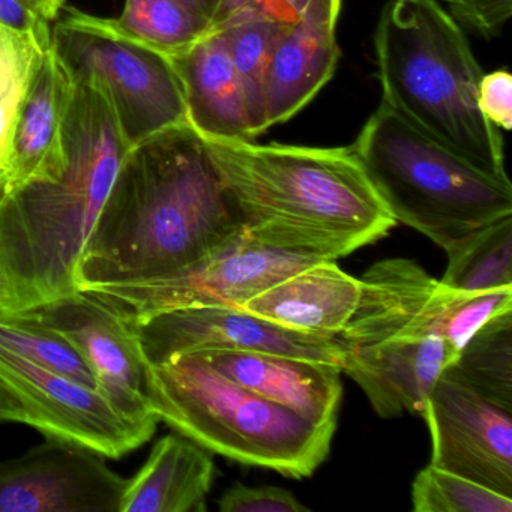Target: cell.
I'll return each mask as SVG.
<instances>
[{
	"label": "cell",
	"mask_w": 512,
	"mask_h": 512,
	"mask_svg": "<svg viewBox=\"0 0 512 512\" xmlns=\"http://www.w3.org/2000/svg\"><path fill=\"white\" fill-rule=\"evenodd\" d=\"M245 233L203 137L178 125L125 155L77 266V289L166 277Z\"/></svg>",
	"instance_id": "obj_1"
},
{
	"label": "cell",
	"mask_w": 512,
	"mask_h": 512,
	"mask_svg": "<svg viewBox=\"0 0 512 512\" xmlns=\"http://www.w3.org/2000/svg\"><path fill=\"white\" fill-rule=\"evenodd\" d=\"M58 176L0 193V277L11 317L77 290V266L130 146L91 79L74 80Z\"/></svg>",
	"instance_id": "obj_2"
},
{
	"label": "cell",
	"mask_w": 512,
	"mask_h": 512,
	"mask_svg": "<svg viewBox=\"0 0 512 512\" xmlns=\"http://www.w3.org/2000/svg\"><path fill=\"white\" fill-rule=\"evenodd\" d=\"M203 140L245 233L259 244L337 260L379 241L397 224L350 146Z\"/></svg>",
	"instance_id": "obj_3"
},
{
	"label": "cell",
	"mask_w": 512,
	"mask_h": 512,
	"mask_svg": "<svg viewBox=\"0 0 512 512\" xmlns=\"http://www.w3.org/2000/svg\"><path fill=\"white\" fill-rule=\"evenodd\" d=\"M374 55L383 103L479 172L509 181L502 134L479 109L484 71L437 0H388Z\"/></svg>",
	"instance_id": "obj_4"
},
{
	"label": "cell",
	"mask_w": 512,
	"mask_h": 512,
	"mask_svg": "<svg viewBox=\"0 0 512 512\" xmlns=\"http://www.w3.org/2000/svg\"><path fill=\"white\" fill-rule=\"evenodd\" d=\"M146 397L176 433L245 466L308 478L331 451L335 428L316 427L238 385L199 353L149 364Z\"/></svg>",
	"instance_id": "obj_5"
},
{
	"label": "cell",
	"mask_w": 512,
	"mask_h": 512,
	"mask_svg": "<svg viewBox=\"0 0 512 512\" xmlns=\"http://www.w3.org/2000/svg\"><path fill=\"white\" fill-rule=\"evenodd\" d=\"M350 148L395 223L418 230L445 253L512 215L511 181L479 172L383 101Z\"/></svg>",
	"instance_id": "obj_6"
},
{
	"label": "cell",
	"mask_w": 512,
	"mask_h": 512,
	"mask_svg": "<svg viewBox=\"0 0 512 512\" xmlns=\"http://www.w3.org/2000/svg\"><path fill=\"white\" fill-rule=\"evenodd\" d=\"M52 28V47L73 80L91 79L109 98L130 148L188 124L181 77L170 56L125 34L115 19L76 8Z\"/></svg>",
	"instance_id": "obj_7"
},
{
	"label": "cell",
	"mask_w": 512,
	"mask_h": 512,
	"mask_svg": "<svg viewBox=\"0 0 512 512\" xmlns=\"http://www.w3.org/2000/svg\"><path fill=\"white\" fill-rule=\"evenodd\" d=\"M341 347H361L391 338L440 337L457 352L497 314L512 310V287L460 292L434 280L418 263L388 259L371 266Z\"/></svg>",
	"instance_id": "obj_8"
},
{
	"label": "cell",
	"mask_w": 512,
	"mask_h": 512,
	"mask_svg": "<svg viewBox=\"0 0 512 512\" xmlns=\"http://www.w3.org/2000/svg\"><path fill=\"white\" fill-rule=\"evenodd\" d=\"M320 260L266 247L247 233L218 253L166 277L83 287L134 322L187 307L244 302Z\"/></svg>",
	"instance_id": "obj_9"
},
{
	"label": "cell",
	"mask_w": 512,
	"mask_h": 512,
	"mask_svg": "<svg viewBox=\"0 0 512 512\" xmlns=\"http://www.w3.org/2000/svg\"><path fill=\"white\" fill-rule=\"evenodd\" d=\"M0 379L25 406L26 424L46 437L121 458L154 436L160 419H133L98 388L44 370L0 347Z\"/></svg>",
	"instance_id": "obj_10"
},
{
	"label": "cell",
	"mask_w": 512,
	"mask_h": 512,
	"mask_svg": "<svg viewBox=\"0 0 512 512\" xmlns=\"http://www.w3.org/2000/svg\"><path fill=\"white\" fill-rule=\"evenodd\" d=\"M16 316L67 338L91 368L98 389L128 418H158L146 397L149 362L134 320L85 290Z\"/></svg>",
	"instance_id": "obj_11"
},
{
	"label": "cell",
	"mask_w": 512,
	"mask_h": 512,
	"mask_svg": "<svg viewBox=\"0 0 512 512\" xmlns=\"http://www.w3.org/2000/svg\"><path fill=\"white\" fill-rule=\"evenodd\" d=\"M136 326L149 364L202 350L281 353L340 367L343 362L338 338L295 331L239 307L178 308L154 314Z\"/></svg>",
	"instance_id": "obj_12"
},
{
	"label": "cell",
	"mask_w": 512,
	"mask_h": 512,
	"mask_svg": "<svg viewBox=\"0 0 512 512\" xmlns=\"http://www.w3.org/2000/svg\"><path fill=\"white\" fill-rule=\"evenodd\" d=\"M422 416L430 428L433 466L512 497V410L446 368Z\"/></svg>",
	"instance_id": "obj_13"
},
{
	"label": "cell",
	"mask_w": 512,
	"mask_h": 512,
	"mask_svg": "<svg viewBox=\"0 0 512 512\" xmlns=\"http://www.w3.org/2000/svg\"><path fill=\"white\" fill-rule=\"evenodd\" d=\"M127 484L100 452L47 437L0 461V512H119Z\"/></svg>",
	"instance_id": "obj_14"
},
{
	"label": "cell",
	"mask_w": 512,
	"mask_h": 512,
	"mask_svg": "<svg viewBox=\"0 0 512 512\" xmlns=\"http://www.w3.org/2000/svg\"><path fill=\"white\" fill-rule=\"evenodd\" d=\"M341 371L361 386L380 418L421 415L428 395L458 352L440 337L391 338L343 347Z\"/></svg>",
	"instance_id": "obj_15"
},
{
	"label": "cell",
	"mask_w": 512,
	"mask_h": 512,
	"mask_svg": "<svg viewBox=\"0 0 512 512\" xmlns=\"http://www.w3.org/2000/svg\"><path fill=\"white\" fill-rule=\"evenodd\" d=\"M341 7L343 0H310L278 35L266 83V130L298 115L334 76Z\"/></svg>",
	"instance_id": "obj_16"
},
{
	"label": "cell",
	"mask_w": 512,
	"mask_h": 512,
	"mask_svg": "<svg viewBox=\"0 0 512 512\" xmlns=\"http://www.w3.org/2000/svg\"><path fill=\"white\" fill-rule=\"evenodd\" d=\"M209 365L233 382L274 401L316 427L337 428L343 397L340 365L298 356L202 350Z\"/></svg>",
	"instance_id": "obj_17"
},
{
	"label": "cell",
	"mask_w": 512,
	"mask_h": 512,
	"mask_svg": "<svg viewBox=\"0 0 512 512\" xmlns=\"http://www.w3.org/2000/svg\"><path fill=\"white\" fill-rule=\"evenodd\" d=\"M74 86L70 71L50 46L17 115L0 193L59 175L65 164L64 124Z\"/></svg>",
	"instance_id": "obj_18"
},
{
	"label": "cell",
	"mask_w": 512,
	"mask_h": 512,
	"mask_svg": "<svg viewBox=\"0 0 512 512\" xmlns=\"http://www.w3.org/2000/svg\"><path fill=\"white\" fill-rule=\"evenodd\" d=\"M361 296V280L320 260L242 304L248 313L305 334L335 337L346 328Z\"/></svg>",
	"instance_id": "obj_19"
},
{
	"label": "cell",
	"mask_w": 512,
	"mask_h": 512,
	"mask_svg": "<svg viewBox=\"0 0 512 512\" xmlns=\"http://www.w3.org/2000/svg\"><path fill=\"white\" fill-rule=\"evenodd\" d=\"M170 59L181 77L188 124L203 139L253 140L223 29H212Z\"/></svg>",
	"instance_id": "obj_20"
},
{
	"label": "cell",
	"mask_w": 512,
	"mask_h": 512,
	"mask_svg": "<svg viewBox=\"0 0 512 512\" xmlns=\"http://www.w3.org/2000/svg\"><path fill=\"white\" fill-rule=\"evenodd\" d=\"M215 478L208 449L182 434L161 437L128 479L119 512H203Z\"/></svg>",
	"instance_id": "obj_21"
},
{
	"label": "cell",
	"mask_w": 512,
	"mask_h": 512,
	"mask_svg": "<svg viewBox=\"0 0 512 512\" xmlns=\"http://www.w3.org/2000/svg\"><path fill=\"white\" fill-rule=\"evenodd\" d=\"M448 368L488 400L512 410V310L484 323Z\"/></svg>",
	"instance_id": "obj_22"
},
{
	"label": "cell",
	"mask_w": 512,
	"mask_h": 512,
	"mask_svg": "<svg viewBox=\"0 0 512 512\" xmlns=\"http://www.w3.org/2000/svg\"><path fill=\"white\" fill-rule=\"evenodd\" d=\"M446 254L443 286L460 292L512 287V215L487 224Z\"/></svg>",
	"instance_id": "obj_23"
},
{
	"label": "cell",
	"mask_w": 512,
	"mask_h": 512,
	"mask_svg": "<svg viewBox=\"0 0 512 512\" xmlns=\"http://www.w3.org/2000/svg\"><path fill=\"white\" fill-rule=\"evenodd\" d=\"M284 26L286 25L266 20H250L223 28L229 43L233 68L244 97L250 136L253 140L266 131V83L272 52Z\"/></svg>",
	"instance_id": "obj_24"
},
{
	"label": "cell",
	"mask_w": 512,
	"mask_h": 512,
	"mask_svg": "<svg viewBox=\"0 0 512 512\" xmlns=\"http://www.w3.org/2000/svg\"><path fill=\"white\" fill-rule=\"evenodd\" d=\"M52 46V35L0 23V175L7 170L11 136L32 77Z\"/></svg>",
	"instance_id": "obj_25"
},
{
	"label": "cell",
	"mask_w": 512,
	"mask_h": 512,
	"mask_svg": "<svg viewBox=\"0 0 512 512\" xmlns=\"http://www.w3.org/2000/svg\"><path fill=\"white\" fill-rule=\"evenodd\" d=\"M116 25L151 49L176 56L205 37L212 26L179 0H125Z\"/></svg>",
	"instance_id": "obj_26"
},
{
	"label": "cell",
	"mask_w": 512,
	"mask_h": 512,
	"mask_svg": "<svg viewBox=\"0 0 512 512\" xmlns=\"http://www.w3.org/2000/svg\"><path fill=\"white\" fill-rule=\"evenodd\" d=\"M0 347L44 370L98 388L94 373L76 347L59 332L34 320L13 316L0 322Z\"/></svg>",
	"instance_id": "obj_27"
},
{
	"label": "cell",
	"mask_w": 512,
	"mask_h": 512,
	"mask_svg": "<svg viewBox=\"0 0 512 512\" xmlns=\"http://www.w3.org/2000/svg\"><path fill=\"white\" fill-rule=\"evenodd\" d=\"M415 512H512V497L428 464L412 484Z\"/></svg>",
	"instance_id": "obj_28"
},
{
	"label": "cell",
	"mask_w": 512,
	"mask_h": 512,
	"mask_svg": "<svg viewBox=\"0 0 512 512\" xmlns=\"http://www.w3.org/2000/svg\"><path fill=\"white\" fill-rule=\"evenodd\" d=\"M218 508L223 512H307L295 494L286 488L274 485H232L218 500Z\"/></svg>",
	"instance_id": "obj_29"
},
{
	"label": "cell",
	"mask_w": 512,
	"mask_h": 512,
	"mask_svg": "<svg viewBox=\"0 0 512 512\" xmlns=\"http://www.w3.org/2000/svg\"><path fill=\"white\" fill-rule=\"evenodd\" d=\"M446 4V11L461 29L484 40L499 37L512 14V0H446Z\"/></svg>",
	"instance_id": "obj_30"
},
{
	"label": "cell",
	"mask_w": 512,
	"mask_h": 512,
	"mask_svg": "<svg viewBox=\"0 0 512 512\" xmlns=\"http://www.w3.org/2000/svg\"><path fill=\"white\" fill-rule=\"evenodd\" d=\"M308 4L310 0H227L220 19L212 29H223L250 20L290 25L302 16Z\"/></svg>",
	"instance_id": "obj_31"
},
{
	"label": "cell",
	"mask_w": 512,
	"mask_h": 512,
	"mask_svg": "<svg viewBox=\"0 0 512 512\" xmlns=\"http://www.w3.org/2000/svg\"><path fill=\"white\" fill-rule=\"evenodd\" d=\"M478 104L482 115L497 130L512 127V76L508 70H496L481 77Z\"/></svg>",
	"instance_id": "obj_32"
},
{
	"label": "cell",
	"mask_w": 512,
	"mask_h": 512,
	"mask_svg": "<svg viewBox=\"0 0 512 512\" xmlns=\"http://www.w3.org/2000/svg\"><path fill=\"white\" fill-rule=\"evenodd\" d=\"M0 23L23 32L52 35L50 23L23 0H0Z\"/></svg>",
	"instance_id": "obj_33"
},
{
	"label": "cell",
	"mask_w": 512,
	"mask_h": 512,
	"mask_svg": "<svg viewBox=\"0 0 512 512\" xmlns=\"http://www.w3.org/2000/svg\"><path fill=\"white\" fill-rule=\"evenodd\" d=\"M25 406L16 394L0 379V422H23L26 424Z\"/></svg>",
	"instance_id": "obj_34"
},
{
	"label": "cell",
	"mask_w": 512,
	"mask_h": 512,
	"mask_svg": "<svg viewBox=\"0 0 512 512\" xmlns=\"http://www.w3.org/2000/svg\"><path fill=\"white\" fill-rule=\"evenodd\" d=\"M182 5L193 11L197 16L203 17L211 23L214 28L215 23L220 19L224 7H226L227 0H179Z\"/></svg>",
	"instance_id": "obj_35"
},
{
	"label": "cell",
	"mask_w": 512,
	"mask_h": 512,
	"mask_svg": "<svg viewBox=\"0 0 512 512\" xmlns=\"http://www.w3.org/2000/svg\"><path fill=\"white\" fill-rule=\"evenodd\" d=\"M23 2L49 23L58 19L65 8V0H23Z\"/></svg>",
	"instance_id": "obj_36"
},
{
	"label": "cell",
	"mask_w": 512,
	"mask_h": 512,
	"mask_svg": "<svg viewBox=\"0 0 512 512\" xmlns=\"http://www.w3.org/2000/svg\"><path fill=\"white\" fill-rule=\"evenodd\" d=\"M10 299H8L7 287H5L4 280L0 277V322L10 319Z\"/></svg>",
	"instance_id": "obj_37"
}]
</instances>
